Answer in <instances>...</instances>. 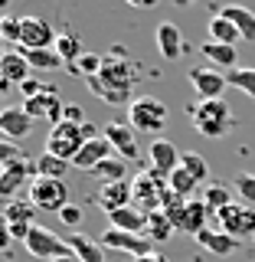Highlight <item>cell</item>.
<instances>
[{
	"mask_svg": "<svg viewBox=\"0 0 255 262\" xmlns=\"http://www.w3.org/2000/svg\"><path fill=\"white\" fill-rule=\"evenodd\" d=\"M33 131V118L23 108H4L0 112V138H7V141H23Z\"/></svg>",
	"mask_w": 255,
	"mask_h": 262,
	"instance_id": "cell-18",
	"label": "cell"
},
{
	"mask_svg": "<svg viewBox=\"0 0 255 262\" xmlns=\"http://www.w3.org/2000/svg\"><path fill=\"white\" fill-rule=\"evenodd\" d=\"M131 193H134V207L137 210H144V213H154V210H160L164 207V200H167V193H170V187H167V177H160L157 170H141L134 180H131Z\"/></svg>",
	"mask_w": 255,
	"mask_h": 262,
	"instance_id": "cell-5",
	"label": "cell"
},
{
	"mask_svg": "<svg viewBox=\"0 0 255 262\" xmlns=\"http://www.w3.org/2000/svg\"><path fill=\"white\" fill-rule=\"evenodd\" d=\"M56 30L43 16H23L20 23V46L16 49H56Z\"/></svg>",
	"mask_w": 255,
	"mask_h": 262,
	"instance_id": "cell-10",
	"label": "cell"
},
{
	"mask_svg": "<svg viewBox=\"0 0 255 262\" xmlns=\"http://www.w3.org/2000/svg\"><path fill=\"white\" fill-rule=\"evenodd\" d=\"M180 158L183 154L174 147V141H167V138H154L151 147H147V167L157 170L160 177H170L174 170L180 167Z\"/></svg>",
	"mask_w": 255,
	"mask_h": 262,
	"instance_id": "cell-13",
	"label": "cell"
},
{
	"mask_svg": "<svg viewBox=\"0 0 255 262\" xmlns=\"http://www.w3.org/2000/svg\"><path fill=\"white\" fill-rule=\"evenodd\" d=\"M46 85L49 82H39V79H27L23 82V85H16L23 92V102H27V98H33V95H39V92H46Z\"/></svg>",
	"mask_w": 255,
	"mask_h": 262,
	"instance_id": "cell-41",
	"label": "cell"
},
{
	"mask_svg": "<svg viewBox=\"0 0 255 262\" xmlns=\"http://www.w3.org/2000/svg\"><path fill=\"white\" fill-rule=\"evenodd\" d=\"M20 23H23V16L0 13V39H4V43L20 46Z\"/></svg>",
	"mask_w": 255,
	"mask_h": 262,
	"instance_id": "cell-37",
	"label": "cell"
},
{
	"mask_svg": "<svg viewBox=\"0 0 255 262\" xmlns=\"http://www.w3.org/2000/svg\"><path fill=\"white\" fill-rule=\"evenodd\" d=\"M180 167L190 174L196 184H203V180H210V164L203 158L200 151H183V158H180Z\"/></svg>",
	"mask_w": 255,
	"mask_h": 262,
	"instance_id": "cell-34",
	"label": "cell"
},
{
	"mask_svg": "<svg viewBox=\"0 0 255 262\" xmlns=\"http://www.w3.org/2000/svg\"><path fill=\"white\" fill-rule=\"evenodd\" d=\"M108 226L125 229V233H137V236H144V229H147V213H144V210H137L134 203H131V207H121V210L108 213Z\"/></svg>",
	"mask_w": 255,
	"mask_h": 262,
	"instance_id": "cell-23",
	"label": "cell"
},
{
	"mask_svg": "<svg viewBox=\"0 0 255 262\" xmlns=\"http://www.w3.org/2000/svg\"><path fill=\"white\" fill-rule=\"evenodd\" d=\"M56 53L62 56L65 66H72V62H79L82 56H85V46H82V39H79L72 30H62L59 39H56Z\"/></svg>",
	"mask_w": 255,
	"mask_h": 262,
	"instance_id": "cell-28",
	"label": "cell"
},
{
	"mask_svg": "<svg viewBox=\"0 0 255 262\" xmlns=\"http://www.w3.org/2000/svg\"><path fill=\"white\" fill-rule=\"evenodd\" d=\"M33 174V164L30 161H13L7 164L4 177H0V200H13V193L27 184V177Z\"/></svg>",
	"mask_w": 255,
	"mask_h": 262,
	"instance_id": "cell-22",
	"label": "cell"
},
{
	"mask_svg": "<svg viewBox=\"0 0 255 262\" xmlns=\"http://www.w3.org/2000/svg\"><path fill=\"white\" fill-rule=\"evenodd\" d=\"M13 243V236H10V226H7V220H4V213H0V252H7V246Z\"/></svg>",
	"mask_w": 255,
	"mask_h": 262,
	"instance_id": "cell-43",
	"label": "cell"
},
{
	"mask_svg": "<svg viewBox=\"0 0 255 262\" xmlns=\"http://www.w3.org/2000/svg\"><path fill=\"white\" fill-rule=\"evenodd\" d=\"M30 69L33 66L23 59L20 49H7V56L0 59V76H4V82H10V85H23L30 79Z\"/></svg>",
	"mask_w": 255,
	"mask_h": 262,
	"instance_id": "cell-25",
	"label": "cell"
},
{
	"mask_svg": "<svg viewBox=\"0 0 255 262\" xmlns=\"http://www.w3.org/2000/svg\"><path fill=\"white\" fill-rule=\"evenodd\" d=\"M65 243H69L72 256H76L79 262H105V246L98 239H92V236H85L82 229H79V233H69Z\"/></svg>",
	"mask_w": 255,
	"mask_h": 262,
	"instance_id": "cell-20",
	"label": "cell"
},
{
	"mask_svg": "<svg viewBox=\"0 0 255 262\" xmlns=\"http://www.w3.org/2000/svg\"><path fill=\"white\" fill-rule=\"evenodd\" d=\"M216 229H223L233 239H245V236H255V210L245 207V203H229L226 210L216 213Z\"/></svg>",
	"mask_w": 255,
	"mask_h": 262,
	"instance_id": "cell-8",
	"label": "cell"
},
{
	"mask_svg": "<svg viewBox=\"0 0 255 262\" xmlns=\"http://www.w3.org/2000/svg\"><path fill=\"white\" fill-rule=\"evenodd\" d=\"M69 167L72 164L69 161H59V158H53V154H39L36 164H33V177H53V180H65V174H69Z\"/></svg>",
	"mask_w": 255,
	"mask_h": 262,
	"instance_id": "cell-27",
	"label": "cell"
},
{
	"mask_svg": "<svg viewBox=\"0 0 255 262\" xmlns=\"http://www.w3.org/2000/svg\"><path fill=\"white\" fill-rule=\"evenodd\" d=\"M27 200L36 210H49V213H62L72 203L69 200V184H65V180H53V177H33Z\"/></svg>",
	"mask_w": 255,
	"mask_h": 262,
	"instance_id": "cell-6",
	"label": "cell"
},
{
	"mask_svg": "<svg viewBox=\"0 0 255 262\" xmlns=\"http://www.w3.org/2000/svg\"><path fill=\"white\" fill-rule=\"evenodd\" d=\"M157 53L164 59H170V62L183 56V36H180V27L174 20L157 23Z\"/></svg>",
	"mask_w": 255,
	"mask_h": 262,
	"instance_id": "cell-19",
	"label": "cell"
},
{
	"mask_svg": "<svg viewBox=\"0 0 255 262\" xmlns=\"http://www.w3.org/2000/svg\"><path fill=\"white\" fill-rule=\"evenodd\" d=\"M128 125L137 131V135H157L167 125V105L154 95H137L134 102L128 105Z\"/></svg>",
	"mask_w": 255,
	"mask_h": 262,
	"instance_id": "cell-4",
	"label": "cell"
},
{
	"mask_svg": "<svg viewBox=\"0 0 255 262\" xmlns=\"http://www.w3.org/2000/svg\"><path fill=\"white\" fill-rule=\"evenodd\" d=\"M125 174H128V161L118 158V154H111L108 161H102V164L92 170V177L102 180V184H118V180H125Z\"/></svg>",
	"mask_w": 255,
	"mask_h": 262,
	"instance_id": "cell-29",
	"label": "cell"
},
{
	"mask_svg": "<svg viewBox=\"0 0 255 262\" xmlns=\"http://www.w3.org/2000/svg\"><path fill=\"white\" fill-rule=\"evenodd\" d=\"M102 131H105V138H108V144L114 147L118 158H125V161L137 158V131L131 128L128 121H108Z\"/></svg>",
	"mask_w": 255,
	"mask_h": 262,
	"instance_id": "cell-15",
	"label": "cell"
},
{
	"mask_svg": "<svg viewBox=\"0 0 255 262\" xmlns=\"http://www.w3.org/2000/svg\"><path fill=\"white\" fill-rule=\"evenodd\" d=\"M98 243L105 246V249H114V252H128V256H147L151 252V239L147 236H137V233H125V229H114L108 226L102 236H98Z\"/></svg>",
	"mask_w": 255,
	"mask_h": 262,
	"instance_id": "cell-12",
	"label": "cell"
},
{
	"mask_svg": "<svg viewBox=\"0 0 255 262\" xmlns=\"http://www.w3.org/2000/svg\"><path fill=\"white\" fill-rule=\"evenodd\" d=\"M23 53V59H27L33 69H65V62H62V56L56 53V49H20Z\"/></svg>",
	"mask_w": 255,
	"mask_h": 262,
	"instance_id": "cell-32",
	"label": "cell"
},
{
	"mask_svg": "<svg viewBox=\"0 0 255 262\" xmlns=\"http://www.w3.org/2000/svg\"><path fill=\"white\" fill-rule=\"evenodd\" d=\"M200 53L206 56V62L213 66V69H219V72H223V69H229V72L239 69V66H236V62H239L236 46H223V43H213V39H206V43L200 46Z\"/></svg>",
	"mask_w": 255,
	"mask_h": 262,
	"instance_id": "cell-26",
	"label": "cell"
},
{
	"mask_svg": "<svg viewBox=\"0 0 255 262\" xmlns=\"http://www.w3.org/2000/svg\"><path fill=\"white\" fill-rule=\"evenodd\" d=\"M13 161H23V151H20V144H13V141H7V138H0V164H13Z\"/></svg>",
	"mask_w": 255,
	"mask_h": 262,
	"instance_id": "cell-40",
	"label": "cell"
},
{
	"mask_svg": "<svg viewBox=\"0 0 255 262\" xmlns=\"http://www.w3.org/2000/svg\"><path fill=\"white\" fill-rule=\"evenodd\" d=\"M82 220H85V210H82L79 203H69V207H65V210L59 213V223H62V226H69L72 233H79Z\"/></svg>",
	"mask_w": 255,
	"mask_h": 262,
	"instance_id": "cell-39",
	"label": "cell"
},
{
	"mask_svg": "<svg viewBox=\"0 0 255 262\" xmlns=\"http://www.w3.org/2000/svg\"><path fill=\"white\" fill-rule=\"evenodd\" d=\"M62 108H65V102L59 98V89L56 85H46V92H39V95H33V98L23 102V112H27L33 121L46 118V121H53V125L62 121Z\"/></svg>",
	"mask_w": 255,
	"mask_h": 262,
	"instance_id": "cell-11",
	"label": "cell"
},
{
	"mask_svg": "<svg viewBox=\"0 0 255 262\" xmlns=\"http://www.w3.org/2000/svg\"><path fill=\"white\" fill-rule=\"evenodd\" d=\"M131 200H134V193H131V180H118V184H102V190H98L95 203L102 207V213L108 216V213L121 210V207H131Z\"/></svg>",
	"mask_w": 255,
	"mask_h": 262,
	"instance_id": "cell-17",
	"label": "cell"
},
{
	"mask_svg": "<svg viewBox=\"0 0 255 262\" xmlns=\"http://www.w3.org/2000/svg\"><path fill=\"white\" fill-rule=\"evenodd\" d=\"M203 203H206V210L216 216L219 210H226L229 203H236V200H233V190L216 180V184H206V190H203Z\"/></svg>",
	"mask_w": 255,
	"mask_h": 262,
	"instance_id": "cell-33",
	"label": "cell"
},
{
	"mask_svg": "<svg viewBox=\"0 0 255 262\" xmlns=\"http://www.w3.org/2000/svg\"><path fill=\"white\" fill-rule=\"evenodd\" d=\"M88 138H98L95 135V125H69V121H59V125H53V131L46 135V154H53V158L59 161H69L82 151V144L88 141Z\"/></svg>",
	"mask_w": 255,
	"mask_h": 262,
	"instance_id": "cell-3",
	"label": "cell"
},
{
	"mask_svg": "<svg viewBox=\"0 0 255 262\" xmlns=\"http://www.w3.org/2000/svg\"><path fill=\"white\" fill-rule=\"evenodd\" d=\"M219 16H226L236 30H239L242 43H255V13L249 7H239V4H229V7H219L216 10Z\"/></svg>",
	"mask_w": 255,
	"mask_h": 262,
	"instance_id": "cell-21",
	"label": "cell"
},
{
	"mask_svg": "<svg viewBox=\"0 0 255 262\" xmlns=\"http://www.w3.org/2000/svg\"><path fill=\"white\" fill-rule=\"evenodd\" d=\"M7 89H10V82H4V76H0V95H7Z\"/></svg>",
	"mask_w": 255,
	"mask_h": 262,
	"instance_id": "cell-45",
	"label": "cell"
},
{
	"mask_svg": "<svg viewBox=\"0 0 255 262\" xmlns=\"http://www.w3.org/2000/svg\"><path fill=\"white\" fill-rule=\"evenodd\" d=\"M23 249H27L33 259H43V262L72 256V249H69V243H65V236H56L49 226H39V223L33 226L30 236L23 239Z\"/></svg>",
	"mask_w": 255,
	"mask_h": 262,
	"instance_id": "cell-7",
	"label": "cell"
},
{
	"mask_svg": "<svg viewBox=\"0 0 255 262\" xmlns=\"http://www.w3.org/2000/svg\"><path fill=\"white\" fill-rule=\"evenodd\" d=\"M111 154H114V147L108 144V138H105V135L88 138V141L82 144V151L76 154V158H72V167H76V170H85V174H92L98 164L108 161Z\"/></svg>",
	"mask_w": 255,
	"mask_h": 262,
	"instance_id": "cell-16",
	"label": "cell"
},
{
	"mask_svg": "<svg viewBox=\"0 0 255 262\" xmlns=\"http://www.w3.org/2000/svg\"><path fill=\"white\" fill-rule=\"evenodd\" d=\"M233 187H236V193H239V200L245 207L255 210V174H239L233 180Z\"/></svg>",
	"mask_w": 255,
	"mask_h": 262,
	"instance_id": "cell-38",
	"label": "cell"
},
{
	"mask_svg": "<svg viewBox=\"0 0 255 262\" xmlns=\"http://www.w3.org/2000/svg\"><path fill=\"white\" fill-rule=\"evenodd\" d=\"M134 262H170V259L164 256V252H154V249H151V252H147V256H137Z\"/></svg>",
	"mask_w": 255,
	"mask_h": 262,
	"instance_id": "cell-44",
	"label": "cell"
},
{
	"mask_svg": "<svg viewBox=\"0 0 255 262\" xmlns=\"http://www.w3.org/2000/svg\"><path fill=\"white\" fill-rule=\"evenodd\" d=\"M4 56H7V43H4V39H0V59H4Z\"/></svg>",
	"mask_w": 255,
	"mask_h": 262,
	"instance_id": "cell-47",
	"label": "cell"
},
{
	"mask_svg": "<svg viewBox=\"0 0 255 262\" xmlns=\"http://www.w3.org/2000/svg\"><path fill=\"white\" fill-rule=\"evenodd\" d=\"M4 170H7V167H4V164H0V177H4Z\"/></svg>",
	"mask_w": 255,
	"mask_h": 262,
	"instance_id": "cell-48",
	"label": "cell"
},
{
	"mask_svg": "<svg viewBox=\"0 0 255 262\" xmlns=\"http://www.w3.org/2000/svg\"><path fill=\"white\" fill-rule=\"evenodd\" d=\"M229 85L239 89V92H245L249 98H255V69L252 66H239V69L229 72Z\"/></svg>",
	"mask_w": 255,
	"mask_h": 262,
	"instance_id": "cell-36",
	"label": "cell"
},
{
	"mask_svg": "<svg viewBox=\"0 0 255 262\" xmlns=\"http://www.w3.org/2000/svg\"><path fill=\"white\" fill-rule=\"evenodd\" d=\"M0 10H4V4H0Z\"/></svg>",
	"mask_w": 255,
	"mask_h": 262,
	"instance_id": "cell-49",
	"label": "cell"
},
{
	"mask_svg": "<svg viewBox=\"0 0 255 262\" xmlns=\"http://www.w3.org/2000/svg\"><path fill=\"white\" fill-rule=\"evenodd\" d=\"M137 76H141V66H134L128 59L125 46H114L105 56L102 72L95 79H85V85L95 98H102L108 105H131L134 102V85L141 82Z\"/></svg>",
	"mask_w": 255,
	"mask_h": 262,
	"instance_id": "cell-1",
	"label": "cell"
},
{
	"mask_svg": "<svg viewBox=\"0 0 255 262\" xmlns=\"http://www.w3.org/2000/svg\"><path fill=\"white\" fill-rule=\"evenodd\" d=\"M33 213H36V207H33L30 200H7V207H4V220H7V226H10V236L13 239H27L30 236V229L36 226L33 223Z\"/></svg>",
	"mask_w": 255,
	"mask_h": 262,
	"instance_id": "cell-14",
	"label": "cell"
},
{
	"mask_svg": "<svg viewBox=\"0 0 255 262\" xmlns=\"http://www.w3.org/2000/svg\"><path fill=\"white\" fill-rule=\"evenodd\" d=\"M167 187H170V190H174L177 196H183V200H193V190H196V180H193L190 174H187L183 167H177L174 174L167 177Z\"/></svg>",
	"mask_w": 255,
	"mask_h": 262,
	"instance_id": "cell-35",
	"label": "cell"
},
{
	"mask_svg": "<svg viewBox=\"0 0 255 262\" xmlns=\"http://www.w3.org/2000/svg\"><path fill=\"white\" fill-rule=\"evenodd\" d=\"M187 118L203 138H223L233 128V112L226 98H196L187 105Z\"/></svg>",
	"mask_w": 255,
	"mask_h": 262,
	"instance_id": "cell-2",
	"label": "cell"
},
{
	"mask_svg": "<svg viewBox=\"0 0 255 262\" xmlns=\"http://www.w3.org/2000/svg\"><path fill=\"white\" fill-rule=\"evenodd\" d=\"M196 243L203 246L206 252H213V256H233L236 249H239V239H233V236H226L223 229H203V233H196L193 236Z\"/></svg>",
	"mask_w": 255,
	"mask_h": 262,
	"instance_id": "cell-24",
	"label": "cell"
},
{
	"mask_svg": "<svg viewBox=\"0 0 255 262\" xmlns=\"http://www.w3.org/2000/svg\"><path fill=\"white\" fill-rule=\"evenodd\" d=\"M53 262H79L76 256H62V259H53Z\"/></svg>",
	"mask_w": 255,
	"mask_h": 262,
	"instance_id": "cell-46",
	"label": "cell"
},
{
	"mask_svg": "<svg viewBox=\"0 0 255 262\" xmlns=\"http://www.w3.org/2000/svg\"><path fill=\"white\" fill-rule=\"evenodd\" d=\"M206 30H210V39H213V43H223V46H236L242 39L239 30H236L226 16H219V13H213V20H210Z\"/></svg>",
	"mask_w": 255,
	"mask_h": 262,
	"instance_id": "cell-31",
	"label": "cell"
},
{
	"mask_svg": "<svg viewBox=\"0 0 255 262\" xmlns=\"http://www.w3.org/2000/svg\"><path fill=\"white\" fill-rule=\"evenodd\" d=\"M187 79H190V85L196 89L200 98H223V92L229 89V72H219L213 66H193L187 72Z\"/></svg>",
	"mask_w": 255,
	"mask_h": 262,
	"instance_id": "cell-9",
	"label": "cell"
},
{
	"mask_svg": "<svg viewBox=\"0 0 255 262\" xmlns=\"http://www.w3.org/2000/svg\"><path fill=\"white\" fill-rule=\"evenodd\" d=\"M62 121H69V125H85V118H82V105L65 102V108H62Z\"/></svg>",
	"mask_w": 255,
	"mask_h": 262,
	"instance_id": "cell-42",
	"label": "cell"
},
{
	"mask_svg": "<svg viewBox=\"0 0 255 262\" xmlns=\"http://www.w3.org/2000/svg\"><path fill=\"white\" fill-rule=\"evenodd\" d=\"M170 233H177V229H174V223L167 220V213H164V210L147 213V229H144L147 239H151V243H167Z\"/></svg>",
	"mask_w": 255,
	"mask_h": 262,
	"instance_id": "cell-30",
	"label": "cell"
}]
</instances>
